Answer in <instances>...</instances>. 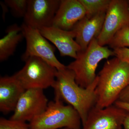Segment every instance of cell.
<instances>
[{"label":"cell","mask_w":129,"mask_h":129,"mask_svg":"<svg viewBox=\"0 0 129 129\" xmlns=\"http://www.w3.org/2000/svg\"><path fill=\"white\" fill-rule=\"evenodd\" d=\"M98 83L95 79L86 88L80 87L76 83L74 72L66 68L57 70L55 81L52 88L55 95L75 109L81 119L82 125L86 122L90 111L95 106V89Z\"/></svg>","instance_id":"6da1fadb"},{"label":"cell","mask_w":129,"mask_h":129,"mask_svg":"<svg viewBox=\"0 0 129 129\" xmlns=\"http://www.w3.org/2000/svg\"><path fill=\"white\" fill-rule=\"evenodd\" d=\"M97 76L95 106L104 108L114 104L129 85V63L117 57L108 60Z\"/></svg>","instance_id":"7a4b0ae2"},{"label":"cell","mask_w":129,"mask_h":129,"mask_svg":"<svg viewBox=\"0 0 129 129\" xmlns=\"http://www.w3.org/2000/svg\"><path fill=\"white\" fill-rule=\"evenodd\" d=\"M114 56L115 54L113 51L107 47L99 45L97 39L95 38L85 50L79 52L75 60L67 67L74 72L76 83L85 88L95 79V71L98 63L102 60Z\"/></svg>","instance_id":"3957f363"},{"label":"cell","mask_w":129,"mask_h":129,"mask_svg":"<svg viewBox=\"0 0 129 129\" xmlns=\"http://www.w3.org/2000/svg\"><path fill=\"white\" fill-rule=\"evenodd\" d=\"M81 119L76 109L71 105H65L55 96L53 101L40 115L29 122L30 129H81Z\"/></svg>","instance_id":"277c9868"},{"label":"cell","mask_w":129,"mask_h":129,"mask_svg":"<svg viewBox=\"0 0 129 129\" xmlns=\"http://www.w3.org/2000/svg\"><path fill=\"white\" fill-rule=\"evenodd\" d=\"M24 61L23 68L14 75L24 89L44 90L53 86L57 70L40 58L32 56Z\"/></svg>","instance_id":"5b68a950"},{"label":"cell","mask_w":129,"mask_h":129,"mask_svg":"<svg viewBox=\"0 0 129 129\" xmlns=\"http://www.w3.org/2000/svg\"><path fill=\"white\" fill-rule=\"evenodd\" d=\"M21 26L26 42V50L22 56V60L25 61L30 57H36L45 61L57 70L67 68L58 60L55 54V46L47 41L39 30L24 23Z\"/></svg>","instance_id":"8992f818"},{"label":"cell","mask_w":129,"mask_h":129,"mask_svg":"<svg viewBox=\"0 0 129 129\" xmlns=\"http://www.w3.org/2000/svg\"><path fill=\"white\" fill-rule=\"evenodd\" d=\"M129 27V1L112 0L101 32L97 38L101 46L108 45L119 30Z\"/></svg>","instance_id":"52a82bcc"},{"label":"cell","mask_w":129,"mask_h":129,"mask_svg":"<svg viewBox=\"0 0 129 129\" xmlns=\"http://www.w3.org/2000/svg\"><path fill=\"white\" fill-rule=\"evenodd\" d=\"M48 103L43 90H25L19 98L10 119L29 122L44 112Z\"/></svg>","instance_id":"ba28073f"},{"label":"cell","mask_w":129,"mask_h":129,"mask_svg":"<svg viewBox=\"0 0 129 129\" xmlns=\"http://www.w3.org/2000/svg\"><path fill=\"white\" fill-rule=\"evenodd\" d=\"M60 2V0H28L23 23L38 30L51 26Z\"/></svg>","instance_id":"9c48e42d"},{"label":"cell","mask_w":129,"mask_h":129,"mask_svg":"<svg viewBox=\"0 0 129 129\" xmlns=\"http://www.w3.org/2000/svg\"><path fill=\"white\" fill-rule=\"evenodd\" d=\"M129 112L115 104L103 108L95 106L90 111L82 129H118Z\"/></svg>","instance_id":"30bf717a"},{"label":"cell","mask_w":129,"mask_h":129,"mask_svg":"<svg viewBox=\"0 0 129 129\" xmlns=\"http://www.w3.org/2000/svg\"><path fill=\"white\" fill-rule=\"evenodd\" d=\"M39 30L45 38L54 44L61 56H68L75 59L81 51L80 47L74 40L75 34L73 30H63L52 26Z\"/></svg>","instance_id":"8fae6325"},{"label":"cell","mask_w":129,"mask_h":129,"mask_svg":"<svg viewBox=\"0 0 129 129\" xmlns=\"http://www.w3.org/2000/svg\"><path fill=\"white\" fill-rule=\"evenodd\" d=\"M86 14L85 9L79 0H62L52 26L63 30H72Z\"/></svg>","instance_id":"7c38bea8"},{"label":"cell","mask_w":129,"mask_h":129,"mask_svg":"<svg viewBox=\"0 0 129 129\" xmlns=\"http://www.w3.org/2000/svg\"><path fill=\"white\" fill-rule=\"evenodd\" d=\"M106 13H101L90 18L85 16L72 29L75 34V41L80 47L81 51L85 50L91 41L99 36Z\"/></svg>","instance_id":"4fadbf2b"},{"label":"cell","mask_w":129,"mask_h":129,"mask_svg":"<svg viewBox=\"0 0 129 129\" xmlns=\"http://www.w3.org/2000/svg\"><path fill=\"white\" fill-rule=\"evenodd\" d=\"M25 90L14 75L0 78V111L4 114L14 112Z\"/></svg>","instance_id":"5bb4252c"},{"label":"cell","mask_w":129,"mask_h":129,"mask_svg":"<svg viewBox=\"0 0 129 129\" xmlns=\"http://www.w3.org/2000/svg\"><path fill=\"white\" fill-rule=\"evenodd\" d=\"M6 35L0 39V61L7 60L14 54L18 45L24 38L21 26L17 24L9 25Z\"/></svg>","instance_id":"9a60e30c"},{"label":"cell","mask_w":129,"mask_h":129,"mask_svg":"<svg viewBox=\"0 0 129 129\" xmlns=\"http://www.w3.org/2000/svg\"><path fill=\"white\" fill-rule=\"evenodd\" d=\"M85 9L86 16L90 18L101 13H106L112 0H79Z\"/></svg>","instance_id":"2e32d148"},{"label":"cell","mask_w":129,"mask_h":129,"mask_svg":"<svg viewBox=\"0 0 129 129\" xmlns=\"http://www.w3.org/2000/svg\"><path fill=\"white\" fill-rule=\"evenodd\" d=\"M108 45L113 49L129 47V27L123 28L117 32Z\"/></svg>","instance_id":"e0dca14e"},{"label":"cell","mask_w":129,"mask_h":129,"mask_svg":"<svg viewBox=\"0 0 129 129\" xmlns=\"http://www.w3.org/2000/svg\"><path fill=\"white\" fill-rule=\"evenodd\" d=\"M5 4L17 18L24 17L28 8V0H5Z\"/></svg>","instance_id":"ac0fdd59"},{"label":"cell","mask_w":129,"mask_h":129,"mask_svg":"<svg viewBox=\"0 0 129 129\" xmlns=\"http://www.w3.org/2000/svg\"><path fill=\"white\" fill-rule=\"evenodd\" d=\"M0 129H30L26 122L2 118L0 119Z\"/></svg>","instance_id":"d6986e66"},{"label":"cell","mask_w":129,"mask_h":129,"mask_svg":"<svg viewBox=\"0 0 129 129\" xmlns=\"http://www.w3.org/2000/svg\"><path fill=\"white\" fill-rule=\"evenodd\" d=\"M116 57L129 63V48L121 47L113 49Z\"/></svg>","instance_id":"ffe728a7"},{"label":"cell","mask_w":129,"mask_h":129,"mask_svg":"<svg viewBox=\"0 0 129 129\" xmlns=\"http://www.w3.org/2000/svg\"><path fill=\"white\" fill-rule=\"evenodd\" d=\"M117 101L129 103V85L120 93Z\"/></svg>","instance_id":"44dd1931"},{"label":"cell","mask_w":129,"mask_h":129,"mask_svg":"<svg viewBox=\"0 0 129 129\" xmlns=\"http://www.w3.org/2000/svg\"><path fill=\"white\" fill-rule=\"evenodd\" d=\"M114 104L119 107L129 112V103L117 101L115 102Z\"/></svg>","instance_id":"7402d4cb"},{"label":"cell","mask_w":129,"mask_h":129,"mask_svg":"<svg viewBox=\"0 0 129 129\" xmlns=\"http://www.w3.org/2000/svg\"><path fill=\"white\" fill-rule=\"evenodd\" d=\"M123 125L124 129H129V112L127 114L125 118Z\"/></svg>","instance_id":"603a6c76"},{"label":"cell","mask_w":129,"mask_h":129,"mask_svg":"<svg viewBox=\"0 0 129 129\" xmlns=\"http://www.w3.org/2000/svg\"><path fill=\"white\" fill-rule=\"evenodd\" d=\"M1 4L3 9V11L2 15L3 18V19H4L5 18V16H6V13L8 12V7L7 5L5 4V2H1Z\"/></svg>","instance_id":"cb8c5ba5"},{"label":"cell","mask_w":129,"mask_h":129,"mask_svg":"<svg viewBox=\"0 0 129 129\" xmlns=\"http://www.w3.org/2000/svg\"><path fill=\"white\" fill-rule=\"evenodd\" d=\"M61 129H69L68 128H63Z\"/></svg>","instance_id":"d4e9b609"},{"label":"cell","mask_w":129,"mask_h":129,"mask_svg":"<svg viewBox=\"0 0 129 129\" xmlns=\"http://www.w3.org/2000/svg\"><path fill=\"white\" fill-rule=\"evenodd\" d=\"M122 127H120V128H119L118 129H122Z\"/></svg>","instance_id":"484cf974"}]
</instances>
